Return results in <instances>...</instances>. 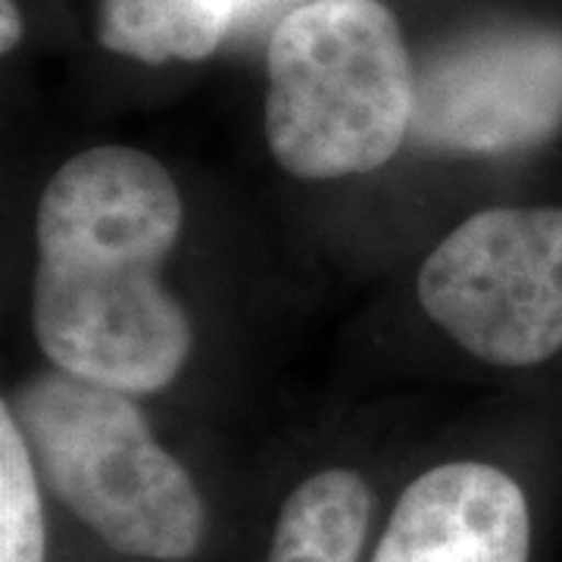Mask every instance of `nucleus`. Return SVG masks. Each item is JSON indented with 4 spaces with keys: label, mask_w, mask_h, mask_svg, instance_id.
<instances>
[{
    "label": "nucleus",
    "mask_w": 562,
    "mask_h": 562,
    "mask_svg": "<svg viewBox=\"0 0 562 562\" xmlns=\"http://www.w3.org/2000/svg\"><path fill=\"white\" fill-rule=\"evenodd\" d=\"M181 222L172 176L135 147H91L54 172L35 213L32 325L60 372L122 394L176 382L194 335L160 269Z\"/></svg>",
    "instance_id": "1"
},
{
    "label": "nucleus",
    "mask_w": 562,
    "mask_h": 562,
    "mask_svg": "<svg viewBox=\"0 0 562 562\" xmlns=\"http://www.w3.org/2000/svg\"><path fill=\"white\" fill-rule=\"evenodd\" d=\"M266 140L303 181L375 172L413 128L416 72L379 0H310L272 32Z\"/></svg>",
    "instance_id": "2"
},
{
    "label": "nucleus",
    "mask_w": 562,
    "mask_h": 562,
    "mask_svg": "<svg viewBox=\"0 0 562 562\" xmlns=\"http://www.w3.org/2000/svg\"><path fill=\"white\" fill-rule=\"evenodd\" d=\"M10 409L41 479L106 547L157 562L194 557L201 494L122 391L63 372L25 384Z\"/></svg>",
    "instance_id": "3"
},
{
    "label": "nucleus",
    "mask_w": 562,
    "mask_h": 562,
    "mask_svg": "<svg viewBox=\"0 0 562 562\" xmlns=\"http://www.w3.org/2000/svg\"><path fill=\"white\" fill-rule=\"evenodd\" d=\"M428 319L491 366L562 350V206H494L460 222L419 269Z\"/></svg>",
    "instance_id": "4"
},
{
    "label": "nucleus",
    "mask_w": 562,
    "mask_h": 562,
    "mask_svg": "<svg viewBox=\"0 0 562 562\" xmlns=\"http://www.w3.org/2000/svg\"><path fill=\"white\" fill-rule=\"evenodd\" d=\"M562 128V32L497 25L443 44L416 72L413 135L443 154L497 157Z\"/></svg>",
    "instance_id": "5"
},
{
    "label": "nucleus",
    "mask_w": 562,
    "mask_h": 562,
    "mask_svg": "<svg viewBox=\"0 0 562 562\" xmlns=\"http://www.w3.org/2000/svg\"><path fill=\"white\" fill-rule=\"evenodd\" d=\"M522 487L487 462H447L409 484L372 562H528Z\"/></svg>",
    "instance_id": "6"
},
{
    "label": "nucleus",
    "mask_w": 562,
    "mask_h": 562,
    "mask_svg": "<svg viewBox=\"0 0 562 562\" xmlns=\"http://www.w3.org/2000/svg\"><path fill=\"white\" fill-rule=\"evenodd\" d=\"M372 494L350 469H325L281 503L266 562H360Z\"/></svg>",
    "instance_id": "7"
},
{
    "label": "nucleus",
    "mask_w": 562,
    "mask_h": 562,
    "mask_svg": "<svg viewBox=\"0 0 562 562\" xmlns=\"http://www.w3.org/2000/svg\"><path fill=\"white\" fill-rule=\"evenodd\" d=\"M250 0H101L98 38L106 50L160 66L210 57Z\"/></svg>",
    "instance_id": "8"
},
{
    "label": "nucleus",
    "mask_w": 562,
    "mask_h": 562,
    "mask_svg": "<svg viewBox=\"0 0 562 562\" xmlns=\"http://www.w3.org/2000/svg\"><path fill=\"white\" fill-rule=\"evenodd\" d=\"M0 562H44L38 465L7 401L0 406Z\"/></svg>",
    "instance_id": "9"
},
{
    "label": "nucleus",
    "mask_w": 562,
    "mask_h": 562,
    "mask_svg": "<svg viewBox=\"0 0 562 562\" xmlns=\"http://www.w3.org/2000/svg\"><path fill=\"white\" fill-rule=\"evenodd\" d=\"M0 7H3V50H13L16 44H20L22 35V20H20V10H16V3L13 0H0Z\"/></svg>",
    "instance_id": "10"
}]
</instances>
